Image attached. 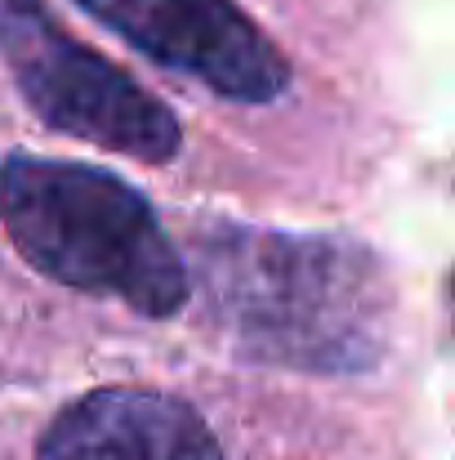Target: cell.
Masks as SVG:
<instances>
[{
  "mask_svg": "<svg viewBox=\"0 0 455 460\" xmlns=\"http://www.w3.org/2000/svg\"><path fill=\"white\" fill-rule=\"evenodd\" d=\"M192 251L206 305L237 353L330 376L380 362L393 300L366 246L210 224Z\"/></svg>",
  "mask_w": 455,
  "mask_h": 460,
  "instance_id": "cell-1",
  "label": "cell"
},
{
  "mask_svg": "<svg viewBox=\"0 0 455 460\" xmlns=\"http://www.w3.org/2000/svg\"><path fill=\"white\" fill-rule=\"evenodd\" d=\"M0 219L18 255L63 287L121 300L144 317H174L188 305V269L148 197L99 165L9 153Z\"/></svg>",
  "mask_w": 455,
  "mask_h": 460,
  "instance_id": "cell-2",
  "label": "cell"
},
{
  "mask_svg": "<svg viewBox=\"0 0 455 460\" xmlns=\"http://www.w3.org/2000/svg\"><path fill=\"white\" fill-rule=\"evenodd\" d=\"M0 54L27 108L85 144L165 165L179 156V121L117 63L81 45L40 0H0Z\"/></svg>",
  "mask_w": 455,
  "mask_h": 460,
  "instance_id": "cell-3",
  "label": "cell"
},
{
  "mask_svg": "<svg viewBox=\"0 0 455 460\" xmlns=\"http://www.w3.org/2000/svg\"><path fill=\"white\" fill-rule=\"evenodd\" d=\"M152 63L197 76L223 99L268 103L291 85L286 54L232 0H76Z\"/></svg>",
  "mask_w": 455,
  "mask_h": 460,
  "instance_id": "cell-4",
  "label": "cell"
},
{
  "mask_svg": "<svg viewBox=\"0 0 455 460\" xmlns=\"http://www.w3.org/2000/svg\"><path fill=\"white\" fill-rule=\"evenodd\" d=\"M36 460H223V452L188 402L121 385L63 407Z\"/></svg>",
  "mask_w": 455,
  "mask_h": 460,
  "instance_id": "cell-5",
  "label": "cell"
},
{
  "mask_svg": "<svg viewBox=\"0 0 455 460\" xmlns=\"http://www.w3.org/2000/svg\"><path fill=\"white\" fill-rule=\"evenodd\" d=\"M451 305H455V278H451Z\"/></svg>",
  "mask_w": 455,
  "mask_h": 460,
  "instance_id": "cell-6",
  "label": "cell"
}]
</instances>
